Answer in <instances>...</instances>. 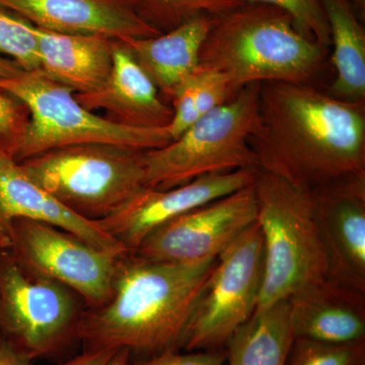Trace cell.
<instances>
[{
  "mask_svg": "<svg viewBox=\"0 0 365 365\" xmlns=\"http://www.w3.org/2000/svg\"><path fill=\"white\" fill-rule=\"evenodd\" d=\"M191 79L195 91L197 111L200 118L225 105L237 93L230 81L220 72L199 67Z\"/></svg>",
  "mask_w": 365,
  "mask_h": 365,
  "instance_id": "cell-27",
  "label": "cell"
},
{
  "mask_svg": "<svg viewBox=\"0 0 365 365\" xmlns=\"http://www.w3.org/2000/svg\"><path fill=\"white\" fill-rule=\"evenodd\" d=\"M118 349L83 350L81 354L58 365H105Z\"/></svg>",
  "mask_w": 365,
  "mask_h": 365,
  "instance_id": "cell-29",
  "label": "cell"
},
{
  "mask_svg": "<svg viewBox=\"0 0 365 365\" xmlns=\"http://www.w3.org/2000/svg\"><path fill=\"white\" fill-rule=\"evenodd\" d=\"M7 227L9 251L21 267L68 287L86 307H101L110 299L122 254L102 251L61 228L35 220L16 218Z\"/></svg>",
  "mask_w": 365,
  "mask_h": 365,
  "instance_id": "cell-10",
  "label": "cell"
},
{
  "mask_svg": "<svg viewBox=\"0 0 365 365\" xmlns=\"http://www.w3.org/2000/svg\"><path fill=\"white\" fill-rule=\"evenodd\" d=\"M294 336L287 300L255 311L227 345V365H285Z\"/></svg>",
  "mask_w": 365,
  "mask_h": 365,
  "instance_id": "cell-21",
  "label": "cell"
},
{
  "mask_svg": "<svg viewBox=\"0 0 365 365\" xmlns=\"http://www.w3.org/2000/svg\"><path fill=\"white\" fill-rule=\"evenodd\" d=\"M23 71V67L19 66L13 59L0 56V79L14 78Z\"/></svg>",
  "mask_w": 365,
  "mask_h": 365,
  "instance_id": "cell-31",
  "label": "cell"
},
{
  "mask_svg": "<svg viewBox=\"0 0 365 365\" xmlns=\"http://www.w3.org/2000/svg\"><path fill=\"white\" fill-rule=\"evenodd\" d=\"M330 26L336 78L334 97L348 102L365 101V32L349 0H322Z\"/></svg>",
  "mask_w": 365,
  "mask_h": 365,
  "instance_id": "cell-20",
  "label": "cell"
},
{
  "mask_svg": "<svg viewBox=\"0 0 365 365\" xmlns=\"http://www.w3.org/2000/svg\"><path fill=\"white\" fill-rule=\"evenodd\" d=\"M88 111H105L114 123L136 128H163L174 111L158 96V90L123 41L115 40L109 78L97 91L74 93Z\"/></svg>",
  "mask_w": 365,
  "mask_h": 365,
  "instance_id": "cell-15",
  "label": "cell"
},
{
  "mask_svg": "<svg viewBox=\"0 0 365 365\" xmlns=\"http://www.w3.org/2000/svg\"><path fill=\"white\" fill-rule=\"evenodd\" d=\"M143 153L116 144H74L20 163L34 181L72 212L98 222L145 187Z\"/></svg>",
  "mask_w": 365,
  "mask_h": 365,
  "instance_id": "cell-6",
  "label": "cell"
},
{
  "mask_svg": "<svg viewBox=\"0 0 365 365\" xmlns=\"http://www.w3.org/2000/svg\"><path fill=\"white\" fill-rule=\"evenodd\" d=\"M249 4H267L287 13L297 30L307 39L326 49L331 47L330 26L322 0H242Z\"/></svg>",
  "mask_w": 365,
  "mask_h": 365,
  "instance_id": "cell-25",
  "label": "cell"
},
{
  "mask_svg": "<svg viewBox=\"0 0 365 365\" xmlns=\"http://www.w3.org/2000/svg\"><path fill=\"white\" fill-rule=\"evenodd\" d=\"M260 85L244 86L168 145L144 151L146 188L167 190L206 175L258 169L249 138L258 116Z\"/></svg>",
  "mask_w": 365,
  "mask_h": 365,
  "instance_id": "cell-5",
  "label": "cell"
},
{
  "mask_svg": "<svg viewBox=\"0 0 365 365\" xmlns=\"http://www.w3.org/2000/svg\"><path fill=\"white\" fill-rule=\"evenodd\" d=\"M312 195L329 277L365 292V178Z\"/></svg>",
  "mask_w": 365,
  "mask_h": 365,
  "instance_id": "cell-13",
  "label": "cell"
},
{
  "mask_svg": "<svg viewBox=\"0 0 365 365\" xmlns=\"http://www.w3.org/2000/svg\"><path fill=\"white\" fill-rule=\"evenodd\" d=\"M264 273L258 222L220 256L204 283L178 345L182 351L223 349L256 309Z\"/></svg>",
  "mask_w": 365,
  "mask_h": 365,
  "instance_id": "cell-9",
  "label": "cell"
},
{
  "mask_svg": "<svg viewBox=\"0 0 365 365\" xmlns=\"http://www.w3.org/2000/svg\"><path fill=\"white\" fill-rule=\"evenodd\" d=\"M328 51L277 7L242 2L213 16L199 67L223 74L237 93L255 83H312Z\"/></svg>",
  "mask_w": 365,
  "mask_h": 365,
  "instance_id": "cell-3",
  "label": "cell"
},
{
  "mask_svg": "<svg viewBox=\"0 0 365 365\" xmlns=\"http://www.w3.org/2000/svg\"><path fill=\"white\" fill-rule=\"evenodd\" d=\"M258 170L251 168L206 175L188 184L167 190L144 187L116 212L98 222L127 251H133L160 225L192 209L254 184Z\"/></svg>",
  "mask_w": 365,
  "mask_h": 365,
  "instance_id": "cell-12",
  "label": "cell"
},
{
  "mask_svg": "<svg viewBox=\"0 0 365 365\" xmlns=\"http://www.w3.org/2000/svg\"><path fill=\"white\" fill-rule=\"evenodd\" d=\"M0 90L28 108L30 121L14 158L20 163L44 151L83 143H108L151 150L172 143L168 127L136 128L110 121L79 104L74 93L40 71L0 79Z\"/></svg>",
  "mask_w": 365,
  "mask_h": 365,
  "instance_id": "cell-7",
  "label": "cell"
},
{
  "mask_svg": "<svg viewBox=\"0 0 365 365\" xmlns=\"http://www.w3.org/2000/svg\"><path fill=\"white\" fill-rule=\"evenodd\" d=\"M285 365H365V342L331 344L294 338Z\"/></svg>",
  "mask_w": 365,
  "mask_h": 365,
  "instance_id": "cell-23",
  "label": "cell"
},
{
  "mask_svg": "<svg viewBox=\"0 0 365 365\" xmlns=\"http://www.w3.org/2000/svg\"><path fill=\"white\" fill-rule=\"evenodd\" d=\"M16 218L61 228L102 251L117 255L128 252L100 223L76 215L48 193L13 157L0 155V222L9 227Z\"/></svg>",
  "mask_w": 365,
  "mask_h": 365,
  "instance_id": "cell-16",
  "label": "cell"
},
{
  "mask_svg": "<svg viewBox=\"0 0 365 365\" xmlns=\"http://www.w3.org/2000/svg\"><path fill=\"white\" fill-rule=\"evenodd\" d=\"M130 359V351L128 349H125V348H120L105 365H128Z\"/></svg>",
  "mask_w": 365,
  "mask_h": 365,
  "instance_id": "cell-32",
  "label": "cell"
},
{
  "mask_svg": "<svg viewBox=\"0 0 365 365\" xmlns=\"http://www.w3.org/2000/svg\"><path fill=\"white\" fill-rule=\"evenodd\" d=\"M213 16L200 14L151 38L122 39L158 91L173 95L199 68V55Z\"/></svg>",
  "mask_w": 365,
  "mask_h": 365,
  "instance_id": "cell-19",
  "label": "cell"
},
{
  "mask_svg": "<svg viewBox=\"0 0 365 365\" xmlns=\"http://www.w3.org/2000/svg\"><path fill=\"white\" fill-rule=\"evenodd\" d=\"M0 56L13 59L25 71H38L34 26L0 6Z\"/></svg>",
  "mask_w": 365,
  "mask_h": 365,
  "instance_id": "cell-24",
  "label": "cell"
},
{
  "mask_svg": "<svg viewBox=\"0 0 365 365\" xmlns=\"http://www.w3.org/2000/svg\"><path fill=\"white\" fill-rule=\"evenodd\" d=\"M0 6L49 32L102 34L118 40L163 34L138 16L135 0H0Z\"/></svg>",
  "mask_w": 365,
  "mask_h": 365,
  "instance_id": "cell-14",
  "label": "cell"
},
{
  "mask_svg": "<svg viewBox=\"0 0 365 365\" xmlns=\"http://www.w3.org/2000/svg\"><path fill=\"white\" fill-rule=\"evenodd\" d=\"M256 222L252 184L160 225L129 252L145 260L170 263L212 260Z\"/></svg>",
  "mask_w": 365,
  "mask_h": 365,
  "instance_id": "cell-11",
  "label": "cell"
},
{
  "mask_svg": "<svg viewBox=\"0 0 365 365\" xmlns=\"http://www.w3.org/2000/svg\"><path fill=\"white\" fill-rule=\"evenodd\" d=\"M128 365H227V350H202V351H182L167 350L151 355Z\"/></svg>",
  "mask_w": 365,
  "mask_h": 365,
  "instance_id": "cell-28",
  "label": "cell"
},
{
  "mask_svg": "<svg viewBox=\"0 0 365 365\" xmlns=\"http://www.w3.org/2000/svg\"><path fill=\"white\" fill-rule=\"evenodd\" d=\"M258 169L314 194L365 178V106L312 83H262L249 138Z\"/></svg>",
  "mask_w": 365,
  "mask_h": 365,
  "instance_id": "cell-1",
  "label": "cell"
},
{
  "mask_svg": "<svg viewBox=\"0 0 365 365\" xmlns=\"http://www.w3.org/2000/svg\"><path fill=\"white\" fill-rule=\"evenodd\" d=\"M83 299L68 287L21 267L0 251V340L34 361L76 339Z\"/></svg>",
  "mask_w": 365,
  "mask_h": 365,
  "instance_id": "cell-8",
  "label": "cell"
},
{
  "mask_svg": "<svg viewBox=\"0 0 365 365\" xmlns=\"http://www.w3.org/2000/svg\"><path fill=\"white\" fill-rule=\"evenodd\" d=\"M257 222L264 242V273L255 311L287 300L329 277L314 197L258 170Z\"/></svg>",
  "mask_w": 365,
  "mask_h": 365,
  "instance_id": "cell-4",
  "label": "cell"
},
{
  "mask_svg": "<svg viewBox=\"0 0 365 365\" xmlns=\"http://www.w3.org/2000/svg\"><path fill=\"white\" fill-rule=\"evenodd\" d=\"M30 113L21 101L0 90V155H11L20 144Z\"/></svg>",
  "mask_w": 365,
  "mask_h": 365,
  "instance_id": "cell-26",
  "label": "cell"
},
{
  "mask_svg": "<svg viewBox=\"0 0 365 365\" xmlns=\"http://www.w3.org/2000/svg\"><path fill=\"white\" fill-rule=\"evenodd\" d=\"M39 69L73 93L97 91L109 78L114 38L102 34L79 35L34 26Z\"/></svg>",
  "mask_w": 365,
  "mask_h": 365,
  "instance_id": "cell-18",
  "label": "cell"
},
{
  "mask_svg": "<svg viewBox=\"0 0 365 365\" xmlns=\"http://www.w3.org/2000/svg\"><path fill=\"white\" fill-rule=\"evenodd\" d=\"M11 240L9 235V227L0 222V251L11 248Z\"/></svg>",
  "mask_w": 365,
  "mask_h": 365,
  "instance_id": "cell-33",
  "label": "cell"
},
{
  "mask_svg": "<svg viewBox=\"0 0 365 365\" xmlns=\"http://www.w3.org/2000/svg\"><path fill=\"white\" fill-rule=\"evenodd\" d=\"M242 0H135V11L160 33L169 32L200 14L215 16L242 4Z\"/></svg>",
  "mask_w": 365,
  "mask_h": 365,
  "instance_id": "cell-22",
  "label": "cell"
},
{
  "mask_svg": "<svg viewBox=\"0 0 365 365\" xmlns=\"http://www.w3.org/2000/svg\"><path fill=\"white\" fill-rule=\"evenodd\" d=\"M33 361L16 352L11 345L0 340V365H32Z\"/></svg>",
  "mask_w": 365,
  "mask_h": 365,
  "instance_id": "cell-30",
  "label": "cell"
},
{
  "mask_svg": "<svg viewBox=\"0 0 365 365\" xmlns=\"http://www.w3.org/2000/svg\"><path fill=\"white\" fill-rule=\"evenodd\" d=\"M294 338L331 344L365 342V292L327 279L287 299Z\"/></svg>",
  "mask_w": 365,
  "mask_h": 365,
  "instance_id": "cell-17",
  "label": "cell"
},
{
  "mask_svg": "<svg viewBox=\"0 0 365 365\" xmlns=\"http://www.w3.org/2000/svg\"><path fill=\"white\" fill-rule=\"evenodd\" d=\"M215 261L170 263L125 252L117 260L111 297L83 309L76 339L85 350L125 348L148 357L178 350Z\"/></svg>",
  "mask_w": 365,
  "mask_h": 365,
  "instance_id": "cell-2",
  "label": "cell"
}]
</instances>
